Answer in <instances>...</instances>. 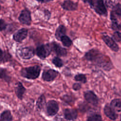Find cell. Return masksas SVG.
<instances>
[{
    "label": "cell",
    "mask_w": 121,
    "mask_h": 121,
    "mask_svg": "<svg viewBox=\"0 0 121 121\" xmlns=\"http://www.w3.org/2000/svg\"><path fill=\"white\" fill-rule=\"evenodd\" d=\"M85 58L86 60L95 63L105 69H110L112 68L110 59L98 50L91 49L88 51L85 54Z\"/></svg>",
    "instance_id": "obj_1"
},
{
    "label": "cell",
    "mask_w": 121,
    "mask_h": 121,
    "mask_svg": "<svg viewBox=\"0 0 121 121\" xmlns=\"http://www.w3.org/2000/svg\"><path fill=\"white\" fill-rule=\"evenodd\" d=\"M41 68L38 65L23 68L20 71L22 77L29 79H34L37 78L40 73Z\"/></svg>",
    "instance_id": "obj_2"
},
{
    "label": "cell",
    "mask_w": 121,
    "mask_h": 121,
    "mask_svg": "<svg viewBox=\"0 0 121 121\" xmlns=\"http://www.w3.org/2000/svg\"><path fill=\"white\" fill-rule=\"evenodd\" d=\"M52 51L50 44H42L36 48L35 52L38 57L41 59H44L50 54Z\"/></svg>",
    "instance_id": "obj_3"
},
{
    "label": "cell",
    "mask_w": 121,
    "mask_h": 121,
    "mask_svg": "<svg viewBox=\"0 0 121 121\" xmlns=\"http://www.w3.org/2000/svg\"><path fill=\"white\" fill-rule=\"evenodd\" d=\"M92 8L100 15L105 16L107 15V10L103 0H94Z\"/></svg>",
    "instance_id": "obj_4"
},
{
    "label": "cell",
    "mask_w": 121,
    "mask_h": 121,
    "mask_svg": "<svg viewBox=\"0 0 121 121\" xmlns=\"http://www.w3.org/2000/svg\"><path fill=\"white\" fill-rule=\"evenodd\" d=\"M19 55L23 59H30L35 55V50L32 47H25L19 50Z\"/></svg>",
    "instance_id": "obj_5"
},
{
    "label": "cell",
    "mask_w": 121,
    "mask_h": 121,
    "mask_svg": "<svg viewBox=\"0 0 121 121\" xmlns=\"http://www.w3.org/2000/svg\"><path fill=\"white\" fill-rule=\"evenodd\" d=\"M18 20L23 24L29 26L31 23V16L30 12L26 9L23 10L20 14Z\"/></svg>",
    "instance_id": "obj_6"
},
{
    "label": "cell",
    "mask_w": 121,
    "mask_h": 121,
    "mask_svg": "<svg viewBox=\"0 0 121 121\" xmlns=\"http://www.w3.org/2000/svg\"><path fill=\"white\" fill-rule=\"evenodd\" d=\"M46 110L48 115L50 116L55 115L59 110V105L57 102L54 100L48 101L46 104Z\"/></svg>",
    "instance_id": "obj_7"
},
{
    "label": "cell",
    "mask_w": 121,
    "mask_h": 121,
    "mask_svg": "<svg viewBox=\"0 0 121 121\" xmlns=\"http://www.w3.org/2000/svg\"><path fill=\"white\" fill-rule=\"evenodd\" d=\"M102 39L105 44L113 51L118 52L119 48L118 44L115 43L114 40L108 35H103Z\"/></svg>",
    "instance_id": "obj_8"
},
{
    "label": "cell",
    "mask_w": 121,
    "mask_h": 121,
    "mask_svg": "<svg viewBox=\"0 0 121 121\" xmlns=\"http://www.w3.org/2000/svg\"><path fill=\"white\" fill-rule=\"evenodd\" d=\"M58 75V71L52 69H50L44 70L42 74V78L44 81H51L54 80L57 77Z\"/></svg>",
    "instance_id": "obj_9"
},
{
    "label": "cell",
    "mask_w": 121,
    "mask_h": 121,
    "mask_svg": "<svg viewBox=\"0 0 121 121\" xmlns=\"http://www.w3.org/2000/svg\"><path fill=\"white\" fill-rule=\"evenodd\" d=\"M28 30L26 28H23L17 31L13 35V39L17 42H21L27 36Z\"/></svg>",
    "instance_id": "obj_10"
},
{
    "label": "cell",
    "mask_w": 121,
    "mask_h": 121,
    "mask_svg": "<svg viewBox=\"0 0 121 121\" xmlns=\"http://www.w3.org/2000/svg\"><path fill=\"white\" fill-rule=\"evenodd\" d=\"M84 97L86 101L94 105H96L98 103V99L95 94L91 91L85 92Z\"/></svg>",
    "instance_id": "obj_11"
},
{
    "label": "cell",
    "mask_w": 121,
    "mask_h": 121,
    "mask_svg": "<svg viewBox=\"0 0 121 121\" xmlns=\"http://www.w3.org/2000/svg\"><path fill=\"white\" fill-rule=\"evenodd\" d=\"M51 45L52 47V50H53L58 56H65L67 55V50L65 48L61 47L57 43L55 42L52 43Z\"/></svg>",
    "instance_id": "obj_12"
},
{
    "label": "cell",
    "mask_w": 121,
    "mask_h": 121,
    "mask_svg": "<svg viewBox=\"0 0 121 121\" xmlns=\"http://www.w3.org/2000/svg\"><path fill=\"white\" fill-rule=\"evenodd\" d=\"M78 4L71 0H65L61 4V7L63 9L68 11H73L78 9Z\"/></svg>",
    "instance_id": "obj_13"
},
{
    "label": "cell",
    "mask_w": 121,
    "mask_h": 121,
    "mask_svg": "<svg viewBox=\"0 0 121 121\" xmlns=\"http://www.w3.org/2000/svg\"><path fill=\"white\" fill-rule=\"evenodd\" d=\"M64 116L68 120H74L78 116V113L75 109H66L64 112Z\"/></svg>",
    "instance_id": "obj_14"
},
{
    "label": "cell",
    "mask_w": 121,
    "mask_h": 121,
    "mask_svg": "<svg viewBox=\"0 0 121 121\" xmlns=\"http://www.w3.org/2000/svg\"><path fill=\"white\" fill-rule=\"evenodd\" d=\"M109 6H110L112 8V10L111 12V13L112 14L117 18L121 17V4L120 3H117L115 5H113L112 1L108 2Z\"/></svg>",
    "instance_id": "obj_15"
},
{
    "label": "cell",
    "mask_w": 121,
    "mask_h": 121,
    "mask_svg": "<svg viewBox=\"0 0 121 121\" xmlns=\"http://www.w3.org/2000/svg\"><path fill=\"white\" fill-rule=\"evenodd\" d=\"M15 90L16 94L17 97L20 99H22L23 98L24 94L26 92V88L23 86L22 84L20 82H17L16 84Z\"/></svg>",
    "instance_id": "obj_16"
},
{
    "label": "cell",
    "mask_w": 121,
    "mask_h": 121,
    "mask_svg": "<svg viewBox=\"0 0 121 121\" xmlns=\"http://www.w3.org/2000/svg\"><path fill=\"white\" fill-rule=\"evenodd\" d=\"M104 112L105 114L110 119L115 120L117 117V115L115 111L108 105H106L104 108Z\"/></svg>",
    "instance_id": "obj_17"
},
{
    "label": "cell",
    "mask_w": 121,
    "mask_h": 121,
    "mask_svg": "<svg viewBox=\"0 0 121 121\" xmlns=\"http://www.w3.org/2000/svg\"><path fill=\"white\" fill-rule=\"evenodd\" d=\"M66 33V27L62 25H60L57 28L55 33V36L56 38L58 40H60L61 37L63 35H65Z\"/></svg>",
    "instance_id": "obj_18"
},
{
    "label": "cell",
    "mask_w": 121,
    "mask_h": 121,
    "mask_svg": "<svg viewBox=\"0 0 121 121\" xmlns=\"http://www.w3.org/2000/svg\"><path fill=\"white\" fill-rule=\"evenodd\" d=\"M110 106L114 111L116 112L121 111V99H115L111 101Z\"/></svg>",
    "instance_id": "obj_19"
},
{
    "label": "cell",
    "mask_w": 121,
    "mask_h": 121,
    "mask_svg": "<svg viewBox=\"0 0 121 121\" xmlns=\"http://www.w3.org/2000/svg\"><path fill=\"white\" fill-rule=\"evenodd\" d=\"M0 117L2 121H12L13 120L11 112L8 110L3 111L0 114Z\"/></svg>",
    "instance_id": "obj_20"
},
{
    "label": "cell",
    "mask_w": 121,
    "mask_h": 121,
    "mask_svg": "<svg viewBox=\"0 0 121 121\" xmlns=\"http://www.w3.org/2000/svg\"><path fill=\"white\" fill-rule=\"evenodd\" d=\"M110 18L112 21V28L114 30H120L121 27L120 25L118 23L117 18L112 13L110 14Z\"/></svg>",
    "instance_id": "obj_21"
},
{
    "label": "cell",
    "mask_w": 121,
    "mask_h": 121,
    "mask_svg": "<svg viewBox=\"0 0 121 121\" xmlns=\"http://www.w3.org/2000/svg\"><path fill=\"white\" fill-rule=\"evenodd\" d=\"M45 98L43 95H41L38 99L36 102V106L39 110H42L45 104Z\"/></svg>",
    "instance_id": "obj_22"
},
{
    "label": "cell",
    "mask_w": 121,
    "mask_h": 121,
    "mask_svg": "<svg viewBox=\"0 0 121 121\" xmlns=\"http://www.w3.org/2000/svg\"><path fill=\"white\" fill-rule=\"evenodd\" d=\"M60 41L61 42L63 45L65 47H69L72 44V40L70 39V38L69 37H68L67 35H66L62 36L60 38Z\"/></svg>",
    "instance_id": "obj_23"
},
{
    "label": "cell",
    "mask_w": 121,
    "mask_h": 121,
    "mask_svg": "<svg viewBox=\"0 0 121 121\" xmlns=\"http://www.w3.org/2000/svg\"><path fill=\"white\" fill-rule=\"evenodd\" d=\"M0 78L4 80L7 82H9L11 79V78L8 74L7 70L2 68H0Z\"/></svg>",
    "instance_id": "obj_24"
},
{
    "label": "cell",
    "mask_w": 121,
    "mask_h": 121,
    "mask_svg": "<svg viewBox=\"0 0 121 121\" xmlns=\"http://www.w3.org/2000/svg\"><path fill=\"white\" fill-rule=\"evenodd\" d=\"M87 121H102L101 116L96 113L90 114L87 117Z\"/></svg>",
    "instance_id": "obj_25"
},
{
    "label": "cell",
    "mask_w": 121,
    "mask_h": 121,
    "mask_svg": "<svg viewBox=\"0 0 121 121\" xmlns=\"http://www.w3.org/2000/svg\"><path fill=\"white\" fill-rule=\"evenodd\" d=\"M52 63L57 67L60 68L63 66L62 60L58 57H55L52 60Z\"/></svg>",
    "instance_id": "obj_26"
},
{
    "label": "cell",
    "mask_w": 121,
    "mask_h": 121,
    "mask_svg": "<svg viewBox=\"0 0 121 121\" xmlns=\"http://www.w3.org/2000/svg\"><path fill=\"white\" fill-rule=\"evenodd\" d=\"M75 79L76 81H80L83 83H85L86 82V77L84 74H79L76 75L75 77Z\"/></svg>",
    "instance_id": "obj_27"
},
{
    "label": "cell",
    "mask_w": 121,
    "mask_h": 121,
    "mask_svg": "<svg viewBox=\"0 0 121 121\" xmlns=\"http://www.w3.org/2000/svg\"><path fill=\"white\" fill-rule=\"evenodd\" d=\"M9 56H10L9 54L8 55V54H4L3 52V51L0 48V61H5L4 60H5V61H7V60H8V59L9 58Z\"/></svg>",
    "instance_id": "obj_28"
},
{
    "label": "cell",
    "mask_w": 121,
    "mask_h": 121,
    "mask_svg": "<svg viewBox=\"0 0 121 121\" xmlns=\"http://www.w3.org/2000/svg\"><path fill=\"white\" fill-rule=\"evenodd\" d=\"M113 38L117 42H121V33L115 31L113 34Z\"/></svg>",
    "instance_id": "obj_29"
},
{
    "label": "cell",
    "mask_w": 121,
    "mask_h": 121,
    "mask_svg": "<svg viewBox=\"0 0 121 121\" xmlns=\"http://www.w3.org/2000/svg\"><path fill=\"white\" fill-rule=\"evenodd\" d=\"M7 27V24L3 19H0V31L4 30Z\"/></svg>",
    "instance_id": "obj_30"
},
{
    "label": "cell",
    "mask_w": 121,
    "mask_h": 121,
    "mask_svg": "<svg viewBox=\"0 0 121 121\" xmlns=\"http://www.w3.org/2000/svg\"><path fill=\"white\" fill-rule=\"evenodd\" d=\"M73 88L75 90H78L81 88V85L79 83H75L73 85Z\"/></svg>",
    "instance_id": "obj_31"
},
{
    "label": "cell",
    "mask_w": 121,
    "mask_h": 121,
    "mask_svg": "<svg viewBox=\"0 0 121 121\" xmlns=\"http://www.w3.org/2000/svg\"><path fill=\"white\" fill-rule=\"evenodd\" d=\"M85 3H87L92 8L93 4V1L94 0H82Z\"/></svg>",
    "instance_id": "obj_32"
},
{
    "label": "cell",
    "mask_w": 121,
    "mask_h": 121,
    "mask_svg": "<svg viewBox=\"0 0 121 121\" xmlns=\"http://www.w3.org/2000/svg\"><path fill=\"white\" fill-rule=\"evenodd\" d=\"M44 13L45 14V16L48 17V19H49L50 18V16H51L50 12L48 10H45L44 11Z\"/></svg>",
    "instance_id": "obj_33"
},
{
    "label": "cell",
    "mask_w": 121,
    "mask_h": 121,
    "mask_svg": "<svg viewBox=\"0 0 121 121\" xmlns=\"http://www.w3.org/2000/svg\"><path fill=\"white\" fill-rule=\"evenodd\" d=\"M36 0L39 2H43L44 1V0Z\"/></svg>",
    "instance_id": "obj_34"
},
{
    "label": "cell",
    "mask_w": 121,
    "mask_h": 121,
    "mask_svg": "<svg viewBox=\"0 0 121 121\" xmlns=\"http://www.w3.org/2000/svg\"><path fill=\"white\" fill-rule=\"evenodd\" d=\"M51 0H44V1L47 2V1H51Z\"/></svg>",
    "instance_id": "obj_35"
},
{
    "label": "cell",
    "mask_w": 121,
    "mask_h": 121,
    "mask_svg": "<svg viewBox=\"0 0 121 121\" xmlns=\"http://www.w3.org/2000/svg\"><path fill=\"white\" fill-rule=\"evenodd\" d=\"M1 109V106H0V109Z\"/></svg>",
    "instance_id": "obj_36"
},
{
    "label": "cell",
    "mask_w": 121,
    "mask_h": 121,
    "mask_svg": "<svg viewBox=\"0 0 121 121\" xmlns=\"http://www.w3.org/2000/svg\"><path fill=\"white\" fill-rule=\"evenodd\" d=\"M16 0V1H18V0Z\"/></svg>",
    "instance_id": "obj_37"
},
{
    "label": "cell",
    "mask_w": 121,
    "mask_h": 121,
    "mask_svg": "<svg viewBox=\"0 0 121 121\" xmlns=\"http://www.w3.org/2000/svg\"><path fill=\"white\" fill-rule=\"evenodd\" d=\"M120 26H121V24H120Z\"/></svg>",
    "instance_id": "obj_38"
},
{
    "label": "cell",
    "mask_w": 121,
    "mask_h": 121,
    "mask_svg": "<svg viewBox=\"0 0 121 121\" xmlns=\"http://www.w3.org/2000/svg\"></svg>",
    "instance_id": "obj_39"
},
{
    "label": "cell",
    "mask_w": 121,
    "mask_h": 121,
    "mask_svg": "<svg viewBox=\"0 0 121 121\" xmlns=\"http://www.w3.org/2000/svg\"><path fill=\"white\" fill-rule=\"evenodd\" d=\"M0 121H1V120H0Z\"/></svg>",
    "instance_id": "obj_40"
},
{
    "label": "cell",
    "mask_w": 121,
    "mask_h": 121,
    "mask_svg": "<svg viewBox=\"0 0 121 121\" xmlns=\"http://www.w3.org/2000/svg\"></svg>",
    "instance_id": "obj_41"
}]
</instances>
